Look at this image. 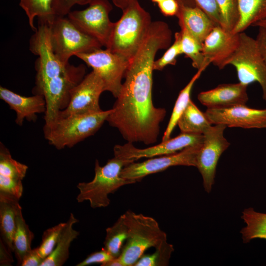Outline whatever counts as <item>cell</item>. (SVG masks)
Here are the masks:
<instances>
[{
    "label": "cell",
    "mask_w": 266,
    "mask_h": 266,
    "mask_svg": "<svg viewBox=\"0 0 266 266\" xmlns=\"http://www.w3.org/2000/svg\"><path fill=\"white\" fill-rule=\"evenodd\" d=\"M128 228V236L119 257L123 266H133L149 248L163 249L172 245L153 218L129 210L121 215Z\"/></svg>",
    "instance_id": "obj_2"
},
{
    "label": "cell",
    "mask_w": 266,
    "mask_h": 266,
    "mask_svg": "<svg viewBox=\"0 0 266 266\" xmlns=\"http://www.w3.org/2000/svg\"><path fill=\"white\" fill-rule=\"evenodd\" d=\"M85 72L86 67L83 65H72L65 74L33 89L34 94L44 97L46 104L44 117L45 125L54 122L59 113L67 107L72 89L83 79Z\"/></svg>",
    "instance_id": "obj_8"
},
{
    "label": "cell",
    "mask_w": 266,
    "mask_h": 266,
    "mask_svg": "<svg viewBox=\"0 0 266 266\" xmlns=\"http://www.w3.org/2000/svg\"><path fill=\"white\" fill-rule=\"evenodd\" d=\"M179 5H183L188 6H196V3L194 0H177Z\"/></svg>",
    "instance_id": "obj_43"
},
{
    "label": "cell",
    "mask_w": 266,
    "mask_h": 266,
    "mask_svg": "<svg viewBox=\"0 0 266 266\" xmlns=\"http://www.w3.org/2000/svg\"><path fill=\"white\" fill-rule=\"evenodd\" d=\"M132 163L115 157L100 166L98 160L95 162V176L88 182H80L77 185L79 194L76 197L78 202L89 201L93 208L105 207L109 205L108 195L115 192L121 187L135 183L121 176L123 167Z\"/></svg>",
    "instance_id": "obj_5"
},
{
    "label": "cell",
    "mask_w": 266,
    "mask_h": 266,
    "mask_svg": "<svg viewBox=\"0 0 266 266\" xmlns=\"http://www.w3.org/2000/svg\"><path fill=\"white\" fill-rule=\"evenodd\" d=\"M180 27L186 31L200 42L203 43L214 27L217 26L199 6L179 5L176 15Z\"/></svg>",
    "instance_id": "obj_20"
},
{
    "label": "cell",
    "mask_w": 266,
    "mask_h": 266,
    "mask_svg": "<svg viewBox=\"0 0 266 266\" xmlns=\"http://www.w3.org/2000/svg\"><path fill=\"white\" fill-rule=\"evenodd\" d=\"M122 11L121 18L114 23L106 48L130 61L143 43L152 22L138 0H131Z\"/></svg>",
    "instance_id": "obj_3"
},
{
    "label": "cell",
    "mask_w": 266,
    "mask_h": 266,
    "mask_svg": "<svg viewBox=\"0 0 266 266\" xmlns=\"http://www.w3.org/2000/svg\"><path fill=\"white\" fill-rule=\"evenodd\" d=\"M12 251L0 240V265L11 266L13 262Z\"/></svg>",
    "instance_id": "obj_40"
},
{
    "label": "cell",
    "mask_w": 266,
    "mask_h": 266,
    "mask_svg": "<svg viewBox=\"0 0 266 266\" xmlns=\"http://www.w3.org/2000/svg\"><path fill=\"white\" fill-rule=\"evenodd\" d=\"M252 26L262 27L266 28V19L255 23Z\"/></svg>",
    "instance_id": "obj_44"
},
{
    "label": "cell",
    "mask_w": 266,
    "mask_h": 266,
    "mask_svg": "<svg viewBox=\"0 0 266 266\" xmlns=\"http://www.w3.org/2000/svg\"><path fill=\"white\" fill-rule=\"evenodd\" d=\"M104 91L102 80L92 70L72 89L67 107L59 113L57 118L73 114H91L101 111L99 99Z\"/></svg>",
    "instance_id": "obj_13"
},
{
    "label": "cell",
    "mask_w": 266,
    "mask_h": 266,
    "mask_svg": "<svg viewBox=\"0 0 266 266\" xmlns=\"http://www.w3.org/2000/svg\"><path fill=\"white\" fill-rule=\"evenodd\" d=\"M0 99L15 111V122L20 126L23 125L24 119L29 122L36 121V114L44 113L46 110L44 97L39 94L25 97L0 86Z\"/></svg>",
    "instance_id": "obj_19"
},
{
    "label": "cell",
    "mask_w": 266,
    "mask_h": 266,
    "mask_svg": "<svg viewBox=\"0 0 266 266\" xmlns=\"http://www.w3.org/2000/svg\"><path fill=\"white\" fill-rule=\"evenodd\" d=\"M226 127L221 124L209 127L203 133V140L197 156L196 167L202 176L204 190L208 193L214 184L219 159L230 144L224 136Z\"/></svg>",
    "instance_id": "obj_11"
},
{
    "label": "cell",
    "mask_w": 266,
    "mask_h": 266,
    "mask_svg": "<svg viewBox=\"0 0 266 266\" xmlns=\"http://www.w3.org/2000/svg\"><path fill=\"white\" fill-rule=\"evenodd\" d=\"M158 47L143 43L129 61L125 81L106 121L129 142L151 144L157 141L165 109L156 107L152 99L153 64Z\"/></svg>",
    "instance_id": "obj_1"
},
{
    "label": "cell",
    "mask_w": 266,
    "mask_h": 266,
    "mask_svg": "<svg viewBox=\"0 0 266 266\" xmlns=\"http://www.w3.org/2000/svg\"><path fill=\"white\" fill-rule=\"evenodd\" d=\"M57 0H20L19 5L25 12L29 24L35 32L34 20L37 17L39 21L51 24L57 16L55 5Z\"/></svg>",
    "instance_id": "obj_25"
},
{
    "label": "cell",
    "mask_w": 266,
    "mask_h": 266,
    "mask_svg": "<svg viewBox=\"0 0 266 266\" xmlns=\"http://www.w3.org/2000/svg\"><path fill=\"white\" fill-rule=\"evenodd\" d=\"M91 0H57L55 12L57 16H65L70 12L71 8L75 4L84 5ZM131 0H112L117 7L122 10L124 9Z\"/></svg>",
    "instance_id": "obj_35"
},
{
    "label": "cell",
    "mask_w": 266,
    "mask_h": 266,
    "mask_svg": "<svg viewBox=\"0 0 266 266\" xmlns=\"http://www.w3.org/2000/svg\"><path fill=\"white\" fill-rule=\"evenodd\" d=\"M202 143L187 147L178 153L152 158L140 163H131L123 167L121 176L136 182L148 175L165 170L170 166L196 167L197 156Z\"/></svg>",
    "instance_id": "obj_12"
},
{
    "label": "cell",
    "mask_w": 266,
    "mask_h": 266,
    "mask_svg": "<svg viewBox=\"0 0 266 266\" xmlns=\"http://www.w3.org/2000/svg\"><path fill=\"white\" fill-rule=\"evenodd\" d=\"M212 124L244 129L266 128V108H250L238 104L223 108H207L204 112Z\"/></svg>",
    "instance_id": "obj_15"
},
{
    "label": "cell",
    "mask_w": 266,
    "mask_h": 266,
    "mask_svg": "<svg viewBox=\"0 0 266 266\" xmlns=\"http://www.w3.org/2000/svg\"><path fill=\"white\" fill-rule=\"evenodd\" d=\"M75 56L99 75L103 81L105 91L110 92L115 98L118 96L129 61L107 48L103 50L101 48Z\"/></svg>",
    "instance_id": "obj_9"
},
{
    "label": "cell",
    "mask_w": 266,
    "mask_h": 266,
    "mask_svg": "<svg viewBox=\"0 0 266 266\" xmlns=\"http://www.w3.org/2000/svg\"><path fill=\"white\" fill-rule=\"evenodd\" d=\"M128 236V228L122 216L106 229L103 247L114 258L119 257Z\"/></svg>",
    "instance_id": "obj_30"
},
{
    "label": "cell",
    "mask_w": 266,
    "mask_h": 266,
    "mask_svg": "<svg viewBox=\"0 0 266 266\" xmlns=\"http://www.w3.org/2000/svg\"><path fill=\"white\" fill-rule=\"evenodd\" d=\"M239 18L232 31L233 33L244 32L255 23L266 19V0H237Z\"/></svg>",
    "instance_id": "obj_23"
},
{
    "label": "cell",
    "mask_w": 266,
    "mask_h": 266,
    "mask_svg": "<svg viewBox=\"0 0 266 266\" xmlns=\"http://www.w3.org/2000/svg\"><path fill=\"white\" fill-rule=\"evenodd\" d=\"M78 222L74 214L71 213L55 248L45 259L41 266H62L66 263L69 257L71 243L79 234V232L73 227Z\"/></svg>",
    "instance_id": "obj_21"
},
{
    "label": "cell",
    "mask_w": 266,
    "mask_h": 266,
    "mask_svg": "<svg viewBox=\"0 0 266 266\" xmlns=\"http://www.w3.org/2000/svg\"><path fill=\"white\" fill-rule=\"evenodd\" d=\"M206 67L198 69L187 85L180 91L175 102L169 122L162 137V141L170 138L171 133L177 125L178 120L189 103L190 94L195 82L200 78Z\"/></svg>",
    "instance_id": "obj_28"
},
{
    "label": "cell",
    "mask_w": 266,
    "mask_h": 266,
    "mask_svg": "<svg viewBox=\"0 0 266 266\" xmlns=\"http://www.w3.org/2000/svg\"><path fill=\"white\" fill-rule=\"evenodd\" d=\"M203 140V134L181 133L174 138L162 141L159 144L147 148H136L133 143L128 142L124 145H115L113 151L115 157L133 162L142 158L174 154L187 147L202 143Z\"/></svg>",
    "instance_id": "obj_14"
},
{
    "label": "cell",
    "mask_w": 266,
    "mask_h": 266,
    "mask_svg": "<svg viewBox=\"0 0 266 266\" xmlns=\"http://www.w3.org/2000/svg\"><path fill=\"white\" fill-rule=\"evenodd\" d=\"M114 258L103 248L99 251L93 252L84 260L76 265L77 266H87L95 264L103 266L108 262Z\"/></svg>",
    "instance_id": "obj_37"
},
{
    "label": "cell",
    "mask_w": 266,
    "mask_h": 266,
    "mask_svg": "<svg viewBox=\"0 0 266 266\" xmlns=\"http://www.w3.org/2000/svg\"><path fill=\"white\" fill-rule=\"evenodd\" d=\"M158 5L161 12L166 16L176 15L179 8L177 0H164Z\"/></svg>",
    "instance_id": "obj_38"
},
{
    "label": "cell",
    "mask_w": 266,
    "mask_h": 266,
    "mask_svg": "<svg viewBox=\"0 0 266 266\" xmlns=\"http://www.w3.org/2000/svg\"><path fill=\"white\" fill-rule=\"evenodd\" d=\"M103 266H123L119 257L114 258L106 263Z\"/></svg>",
    "instance_id": "obj_42"
},
{
    "label": "cell",
    "mask_w": 266,
    "mask_h": 266,
    "mask_svg": "<svg viewBox=\"0 0 266 266\" xmlns=\"http://www.w3.org/2000/svg\"><path fill=\"white\" fill-rule=\"evenodd\" d=\"M89 4L83 10L70 11L67 18L81 31L106 47L114 24L109 16L112 5L108 0H91Z\"/></svg>",
    "instance_id": "obj_10"
},
{
    "label": "cell",
    "mask_w": 266,
    "mask_h": 266,
    "mask_svg": "<svg viewBox=\"0 0 266 266\" xmlns=\"http://www.w3.org/2000/svg\"><path fill=\"white\" fill-rule=\"evenodd\" d=\"M48 25L52 49L63 63H69L72 56L102 46L97 39L81 31L65 16H56Z\"/></svg>",
    "instance_id": "obj_6"
},
{
    "label": "cell",
    "mask_w": 266,
    "mask_h": 266,
    "mask_svg": "<svg viewBox=\"0 0 266 266\" xmlns=\"http://www.w3.org/2000/svg\"><path fill=\"white\" fill-rule=\"evenodd\" d=\"M221 14V26L232 31L237 24L239 13L237 0H215Z\"/></svg>",
    "instance_id": "obj_32"
},
{
    "label": "cell",
    "mask_w": 266,
    "mask_h": 266,
    "mask_svg": "<svg viewBox=\"0 0 266 266\" xmlns=\"http://www.w3.org/2000/svg\"><path fill=\"white\" fill-rule=\"evenodd\" d=\"M66 225V222L60 223L43 232L41 243L36 248L39 254L44 260L55 248Z\"/></svg>",
    "instance_id": "obj_31"
},
{
    "label": "cell",
    "mask_w": 266,
    "mask_h": 266,
    "mask_svg": "<svg viewBox=\"0 0 266 266\" xmlns=\"http://www.w3.org/2000/svg\"><path fill=\"white\" fill-rule=\"evenodd\" d=\"M181 48L182 54L190 58L192 66L199 69L207 67L211 63L204 57L202 52V43L190 34L184 28H180Z\"/></svg>",
    "instance_id": "obj_29"
},
{
    "label": "cell",
    "mask_w": 266,
    "mask_h": 266,
    "mask_svg": "<svg viewBox=\"0 0 266 266\" xmlns=\"http://www.w3.org/2000/svg\"><path fill=\"white\" fill-rule=\"evenodd\" d=\"M237 72L239 82L248 86L258 82L261 86L263 98L266 101V63L259 49L257 41L246 33H239L238 45L227 62Z\"/></svg>",
    "instance_id": "obj_7"
},
{
    "label": "cell",
    "mask_w": 266,
    "mask_h": 266,
    "mask_svg": "<svg viewBox=\"0 0 266 266\" xmlns=\"http://www.w3.org/2000/svg\"><path fill=\"white\" fill-rule=\"evenodd\" d=\"M247 86L240 82L220 84L215 88L200 93L198 99L207 108H223L245 104L248 100Z\"/></svg>",
    "instance_id": "obj_18"
},
{
    "label": "cell",
    "mask_w": 266,
    "mask_h": 266,
    "mask_svg": "<svg viewBox=\"0 0 266 266\" xmlns=\"http://www.w3.org/2000/svg\"><path fill=\"white\" fill-rule=\"evenodd\" d=\"M180 40V32L175 33L174 41L172 45L167 49L161 58L154 61V70H161L167 65H175L176 64L177 57L182 54Z\"/></svg>",
    "instance_id": "obj_33"
},
{
    "label": "cell",
    "mask_w": 266,
    "mask_h": 266,
    "mask_svg": "<svg viewBox=\"0 0 266 266\" xmlns=\"http://www.w3.org/2000/svg\"><path fill=\"white\" fill-rule=\"evenodd\" d=\"M19 205V200L0 195V239L12 252L16 214Z\"/></svg>",
    "instance_id": "obj_22"
},
{
    "label": "cell",
    "mask_w": 266,
    "mask_h": 266,
    "mask_svg": "<svg viewBox=\"0 0 266 266\" xmlns=\"http://www.w3.org/2000/svg\"><path fill=\"white\" fill-rule=\"evenodd\" d=\"M33 238L34 234L26 223L22 207L19 205L17 211L16 226L13 239V252L18 266H21L24 257L32 250L31 244Z\"/></svg>",
    "instance_id": "obj_27"
},
{
    "label": "cell",
    "mask_w": 266,
    "mask_h": 266,
    "mask_svg": "<svg viewBox=\"0 0 266 266\" xmlns=\"http://www.w3.org/2000/svg\"><path fill=\"white\" fill-rule=\"evenodd\" d=\"M152 1L154 2H156L157 3L162 1L163 0H151Z\"/></svg>",
    "instance_id": "obj_45"
},
{
    "label": "cell",
    "mask_w": 266,
    "mask_h": 266,
    "mask_svg": "<svg viewBox=\"0 0 266 266\" xmlns=\"http://www.w3.org/2000/svg\"><path fill=\"white\" fill-rule=\"evenodd\" d=\"M44 259L39 254L37 248L32 250L24 257L21 266H41Z\"/></svg>",
    "instance_id": "obj_39"
},
{
    "label": "cell",
    "mask_w": 266,
    "mask_h": 266,
    "mask_svg": "<svg viewBox=\"0 0 266 266\" xmlns=\"http://www.w3.org/2000/svg\"><path fill=\"white\" fill-rule=\"evenodd\" d=\"M173 248L156 250L152 254L143 255L133 266H164L168 265Z\"/></svg>",
    "instance_id": "obj_34"
},
{
    "label": "cell",
    "mask_w": 266,
    "mask_h": 266,
    "mask_svg": "<svg viewBox=\"0 0 266 266\" xmlns=\"http://www.w3.org/2000/svg\"><path fill=\"white\" fill-rule=\"evenodd\" d=\"M241 218L246 225L240 231L244 243L256 238L266 240V213L257 212L249 207L243 210Z\"/></svg>",
    "instance_id": "obj_26"
},
{
    "label": "cell",
    "mask_w": 266,
    "mask_h": 266,
    "mask_svg": "<svg viewBox=\"0 0 266 266\" xmlns=\"http://www.w3.org/2000/svg\"><path fill=\"white\" fill-rule=\"evenodd\" d=\"M196 5L202 9L216 25L221 26V17L215 0H194Z\"/></svg>",
    "instance_id": "obj_36"
},
{
    "label": "cell",
    "mask_w": 266,
    "mask_h": 266,
    "mask_svg": "<svg viewBox=\"0 0 266 266\" xmlns=\"http://www.w3.org/2000/svg\"><path fill=\"white\" fill-rule=\"evenodd\" d=\"M239 42V33H233L223 27H214L202 43V52L205 58L222 69L236 49Z\"/></svg>",
    "instance_id": "obj_16"
},
{
    "label": "cell",
    "mask_w": 266,
    "mask_h": 266,
    "mask_svg": "<svg viewBox=\"0 0 266 266\" xmlns=\"http://www.w3.org/2000/svg\"><path fill=\"white\" fill-rule=\"evenodd\" d=\"M112 110L57 118L43 127L45 138L57 149L72 147L93 135L102 126Z\"/></svg>",
    "instance_id": "obj_4"
},
{
    "label": "cell",
    "mask_w": 266,
    "mask_h": 266,
    "mask_svg": "<svg viewBox=\"0 0 266 266\" xmlns=\"http://www.w3.org/2000/svg\"><path fill=\"white\" fill-rule=\"evenodd\" d=\"M261 54L266 63V28L259 27L256 39Z\"/></svg>",
    "instance_id": "obj_41"
},
{
    "label": "cell",
    "mask_w": 266,
    "mask_h": 266,
    "mask_svg": "<svg viewBox=\"0 0 266 266\" xmlns=\"http://www.w3.org/2000/svg\"><path fill=\"white\" fill-rule=\"evenodd\" d=\"M182 133L203 134L212 124L204 113L191 100L179 118L177 124Z\"/></svg>",
    "instance_id": "obj_24"
},
{
    "label": "cell",
    "mask_w": 266,
    "mask_h": 266,
    "mask_svg": "<svg viewBox=\"0 0 266 266\" xmlns=\"http://www.w3.org/2000/svg\"><path fill=\"white\" fill-rule=\"evenodd\" d=\"M28 168L27 165L14 159L0 142V195L19 200L23 192L22 180Z\"/></svg>",
    "instance_id": "obj_17"
}]
</instances>
